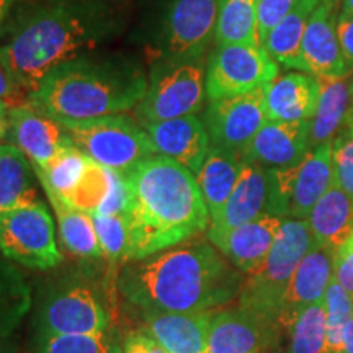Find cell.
<instances>
[{"mask_svg":"<svg viewBox=\"0 0 353 353\" xmlns=\"http://www.w3.org/2000/svg\"><path fill=\"white\" fill-rule=\"evenodd\" d=\"M118 286L141 314L210 312L239 293L242 278L211 242L188 239L143 260H130Z\"/></svg>","mask_w":353,"mask_h":353,"instance_id":"obj_2","label":"cell"},{"mask_svg":"<svg viewBox=\"0 0 353 353\" xmlns=\"http://www.w3.org/2000/svg\"><path fill=\"white\" fill-rule=\"evenodd\" d=\"M306 221L314 244L335 252L353 234V200L334 183Z\"/></svg>","mask_w":353,"mask_h":353,"instance_id":"obj_25","label":"cell"},{"mask_svg":"<svg viewBox=\"0 0 353 353\" xmlns=\"http://www.w3.org/2000/svg\"><path fill=\"white\" fill-rule=\"evenodd\" d=\"M15 3H17V0H0V32H2L3 25L7 23L8 17H10Z\"/></svg>","mask_w":353,"mask_h":353,"instance_id":"obj_45","label":"cell"},{"mask_svg":"<svg viewBox=\"0 0 353 353\" xmlns=\"http://www.w3.org/2000/svg\"><path fill=\"white\" fill-rule=\"evenodd\" d=\"M8 138V110L0 103V143Z\"/></svg>","mask_w":353,"mask_h":353,"instance_id":"obj_46","label":"cell"},{"mask_svg":"<svg viewBox=\"0 0 353 353\" xmlns=\"http://www.w3.org/2000/svg\"><path fill=\"white\" fill-rule=\"evenodd\" d=\"M0 252L37 270H48L61 262L54 223L43 201L0 213Z\"/></svg>","mask_w":353,"mask_h":353,"instance_id":"obj_10","label":"cell"},{"mask_svg":"<svg viewBox=\"0 0 353 353\" xmlns=\"http://www.w3.org/2000/svg\"><path fill=\"white\" fill-rule=\"evenodd\" d=\"M319 81V100L309 120V148L332 143L345 125L352 108V81L343 77H322Z\"/></svg>","mask_w":353,"mask_h":353,"instance_id":"obj_24","label":"cell"},{"mask_svg":"<svg viewBox=\"0 0 353 353\" xmlns=\"http://www.w3.org/2000/svg\"><path fill=\"white\" fill-rule=\"evenodd\" d=\"M319 100V81L304 72L278 76L265 85L268 121H309Z\"/></svg>","mask_w":353,"mask_h":353,"instance_id":"obj_22","label":"cell"},{"mask_svg":"<svg viewBox=\"0 0 353 353\" xmlns=\"http://www.w3.org/2000/svg\"><path fill=\"white\" fill-rule=\"evenodd\" d=\"M59 123L79 151L108 170L128 174L157 154L144 128L126 114Z\"/></svg>","mask_w":353,"mask_h":353,"instance_id":"obj_6","label":"cell"},{"mask_svg":"<svg viewBox=\"0 0 353 353\" xmlns=\"http://www.w3.org/2000/svg\"><path fill=\"white\" fill-rule=\"evenodd\" d=\"M241 156L211 145L205 162L195 175L203 200L208 206L211 221L223 211L228 203L241 175Z\"/></svg>","mask_w":353,"mask_h":353,"instance_id":"obj_26","label":"cell"},{"mask_svg":"<svg viewBox=\"0 0 353 353\" xmlns=\"http://www.w3.org/2000/svg\"><path fill=\"white\" fill-rule=\"evenodd\" d=\"M278 63L262 44H219L206 64V97L210 100L247 94L278 76Z\"/></svg>","mask_w":353,"mask_h":353,"instance_id":"obj_11","label":"cell"},{"mask_svg":"<svg viewBox=\"0 0 353 353\" xmlns=\"http://www.w3.org/2000/svg\"><path fill=\"white\" fill-rule=\"evenodd\" d=\"M337 38L348 70L353 69V15L341 12L337 17Z\"/></svg>","mask_w":353,"mask_h":353,"instance_id":"obj_43","label":"cell"},{"mask_svg":"<svg viewBox=\"0 0 353 353\" xmlns=\"http://www.w3.org/2000/svg\"><path fill=\"white\" fill-rule=\"evenodd\" d=\"M350 88H352V110H353V81H352V85H350Z\"/></svg>","mask_w":353,"mask_h":353,"instance_id":"obj_52","label":"cell"},{"mask_svg":"<svg viewBox=\"0 0 353 353\" xmlns=\"http://www.w3.org/2000/svg\"><path fill=\"white\" fill-rule=\"evenodd\" d=\"M219 0H167L152 44L154 64L205 57L214 38Z\"/></svg>","mask_w":353,"mask_h":353,"instance_id":"obj_9","label":"cell"},{"mask_svg":"<svg viewBox=\"0 0 353 353\" xmlns=\"http://www.w3.org/2000/svg\"><path fill=\"white\" fill-rule=\"evenodd\" d=\"M267 121L265 85L242 95L210 100L203 118L211 145L237 156H242Z\"/></svg>","mask_w":353,"mask_h":353,"instance_id":"obj_12","label":"cell"},{"mask_svg":"<svg viewBox=\"0 0 353 353\" xmlns=\"http://www.w3.org/2000/svg\"><path fill=\"white\" fill-rule=\"evenodd\" d=\"M0 103L8 112L28 103V92L20 85V82L13 77V74L2 61H0Z\"/></svg>","mask_w":353,"mask_h":353,"instance_id":"obj_41","label":"cell"},{"mask_svg":"<svg viewBox=\"0 0 353 353\" xmlns=\"http://www.w3.org/2000/svg\"><path fill=\"white\" fill-rule=\"evenodd\" d=\"M260 0H219L214 43H255L257 37V10Z\"/></svg>","mask_w":353,"mask_h":353,"instance_id":"obj_31","label":"cell"},{"mask_svg":"<svg viewBox=\"0 0 353 353\" xmlns=\"http://www.w3.org/2000/svg\"><path fill=\"white\" fill-rule=\"evenodd\" d=\"M334 183L353 200V110L348 112L345 125L332 141Z\"/></svg>","mask_w":353,"mask_h":353,"instance_id":"obj_38","label":"cell"},{"mask_svg":"<svg viewBox=\"0 0 353 353\" xmlns=\"http://www.w3.org/2000/svg\"><path fill=\"white\" fill-rule=\"evenodd\" d=\"M108 192V169L101 167L90 159L87 170L83 172L81 182L77 187L64 198L72 208L85 211L88 214H94L99 210L100 203L103 201ZM48 195V193H46Z\"/></svg>","mask_w":353,"mask_h":353,"instance_id":"obj_36","label":"cell"},{"mask_svg":"<svg viewBox=\"0 0 353 353\" xmlns=\"http://www.w3.org/2000/svg\"><path fill=\"white\" fill-rule=\"evenodd\" d=\"M343 353H353V317L348 322L345 330V343H343Z\"/></svg>","mask_w":353,"mask_h":353,"instance_id":"obj_47","label":"cell"},{"mask_svg":"<svg viewBox=\"0 0 353 353\" xmlns=\"http://www.w3.org/2000/svg\"><path fill=\"white\" fill-rule=\"evenodd\" d=\"M268 170L242 159L241 175L221 213L210 223L208 236L239 228L267 213Z\"/></svg>","mask_w":353,"mask_h":353,"instance_id":"obj_21","label":"cell"},{"mask_svg":"<svg viewBox=\"0 0 353 353\" xmlns=\"http://www.w3.org/2000/svg\"><path fill=\"white\" fill-rule=\"evenodd\" d=\"M334 275V252L321 245H312L293 273L278 312L276 325L290 332L299 312L324 299Z\"/></svg>","mask_w":353,"mask_h":353,"instance_id":"obj_17","label":"cell"},{"mask_svg":"<svg viewBox=\"0 0 353 353\" xmlns=\"http://www.w3.org/2000/svg\"><path fill=\"white\" fill-rule=\"evenodd\" d=\"M88 164H90V159L79 151L76 145L69 144L46 167L34 169V174L39 183L43 185L44 192L64 200L81 182Z\"/></svg>","mask_w":353,"mask_h":353,"instance_id":"obj_32","label":"cell"},{"mask_svg":"<svg viewBox=\"0 0 353 353\" xmlns=\"http://www.w3.org/2000/svg\"><path fill=\"white\" fill-rule=\"evenodd\" d=\"M38 353H121L108 332L97 335H52L39 339Z\"/></svg>","mask_w":353,"mask_h":353,"instance_id":"obj_35","label":"cell"},{"mask_svg":"<svg viewBox=\"0 0 353 353\" xmlns=\"http://www.w3.org/2000/svg\"><path fill=\"white\" fill-rule=\"evenodd\" d=\"M33 169H43L70 143L63 125L30 103L8 112V138Z\"/></svg>","mask_w":353,"mask_h":353,"instance_id":"obj_16","label":"cell"},{"mask_svg":"<svg viewBox=\"0 0 353 353\" xmlns=\"http://www.w3.org/2000/svg\"><path fill=\"white\" fill-rule=\"evenodd\" d=\"M283 219L265 213L250 223L231 231L208 236V241L242 273H252L260 267L275 244Z\"/></svg>","mask_w":353,"mask_h":353,"instance_id":"obj_20","label":"cell"},{"mask_svg":"<svg viewBox=\"0 0 353 353\" xmlns=\"http://www.w3.org/2000/svg\"><path fill=\"white\" fill-rule=\"evenodd\" d=\"M339 285L353 298V234L334 252V275Z\"/></svg>","mask_w":353,"mask_h":353,"instance_id":"obj_42","label":"cell"},{"mask_svg":"<svg viewBox=\"0 0 353 353\" xmlns=\"http://www.w3.org/2000/svg\"><path fill=\"white\" fill-rule=\"evenodd\" d=\"M304 3H306V6L311 8V12H314L317 7L319 6H322V3H325V2H329V0H303Z\"/></svg>","mask_w":353,"mask_h":353,"instance_id":"obj_48","label":"cell"},{"mask_svg":"<svg viewBox=\"0 0 353 353\" xmlns=\"http://www.w3.org/2000/svg\"><path fill=\"white\" fill-rule=\"evenodd\" d=\"M342 12L343 13H350V15H353V0H343Z\"/></svg>","mask_w":353,"mask_h":353,"instance_id":"obj_49","label":"cell"},{"mask_svg":"<svg viewBox=\"0 0 353 353\" xmlns=\"http://www.w3.org/2000/svg\"><path fill=\"white\" fill-rule=\"evenodd\" d=\"M125 176L131 190L126 262L148 259L208 231V206L195 175L183 165L156 154Z\"/></svg>","mask_w":353,"mask_h":353,"instance_id":"obj_3","label":"cell"},{"mask_svg":"<svg viewBox=\"0 0 353 353\" xmlns=\"http://www.w3.org/2000/svg\"><path fill=\"white\" fill-rule=\"evenodd\" d=\"M309 149V121H267L241 157L265 169H283L301 161Z\"/></svg>","mask_w":353,"mask_h":353,"instance_id":"obj_19","label":"cell"},{"mask_svg":"<svg viewBox=\"0 0 353 353\" xmlns=\"http://www.w3.org/2000/svg\"><path fill=\"white\" fill-rule=\"evenodd\" d=\"M0 353H17V352L13 350L12 345H8L7 342L0 341Z\"/></svg>","mask_w":353,"mask_h":353,"instance_id":"obj_50","label":"cell"},{"mask_svg":"<svg viewBox=\"0 0 353 353\" xmlns=\"http://www.w3.org/2000/svg\"><path fill=\"white\" fill-rule=\"evenodd\" d=\"M121 353H167L165 348L145 330H138L126 337Z\"/></svg>","mask_w":353,"mask_h":353,"instance_id":"obj_44","label":"cell"},{"mask_svg":"<svg viewBox=\"0 0 353 353\" xmlns=\"http://www.w3.org/2000/svg\"><path fill=\"white\" fill-rule=\"evenodd\" d=\"M309 8L303 0L291 10L283 20L265 38L263 48L278 64H283L288 69H298L299 54H301L303 37L306 25L311 17Z\"/></svg>","mask_w":353,"mask_h":353,"instance_id":"obj_30","label":"cell"},{"mask_svg":"<svg viewBox=\"0 0 353 353\" xmlns=\"http://www.w3.org/2000/svg\"><path fill=\"white\" fill-rule=\"evenodd\" d=\"M280 329L237 306L211 312L205 353H265L278 345Z\"/></svg>","mask_w":353,"mask_h":353,"instance_id":"obj_14","label":"cell"},{"mask_svg":"<svg viewBox=\"0 0 353 353\" xmlns=\"http://www.w3.org/2000/svg\"><path fill=\"white\" fill-rule=\"evenodd\" d=\"M267 170V213L281 219H307L316 203L334 185L332 143L309 149L294 165Z\"/></svg>","mask_w":353,"mask_h":353,"instance_id":"obj_8","label":"cell"},{"mask_svg":"<svg viewBox=\"0 0 353 353\" xmlns=\"http://www.w3.org/2000/svg\"><path fill=\"white\" fill-rule=\"evenodd\" d=\"M337 0H329L316 8L309 17L299 54V72L309 76L343 77L348 76L341 44L337 38Z\"/></svg>","mask_w":353,"mask_h":353,"instance_id":"obj_15","label":"cell"},{"mask_svg":"<svg viewBox=\"0 0 353 353\" xmlns=\"http://www.w3.org/2000/svg\"><path fill=\"white\" fill-rule=\"evenodd\" d=\"M288 334L290 353H329L324 299L299 312Z\"/></svg>","mask_w":353,"mask_h":353,"instance_id":"obj_33","label":"cell"},{"mask_svg":"<svg viewBox=\"0 0 353 353\" xmlns=\"http://www.w3.org/2000/svg\"><path fill=\"white\" fill-rule=\"evenodd\" d=\"M131 208V190L125 174L108 170V192L95 213L128 216Z\"/></svg>","mask_w":353,"mask_h":353,"instance_id":"obj_39","label":"cell"},{"mask_svg":"<svg viewBox=\"0 0 353 353\" xmlns=\"http://www.w3.org/2000/svg\"><path fill=\"white\" fill-rule=\"evenodd\" d=\"M34 169L13 144L0 143V213L38 203Z\"/></svg>","mask_w":353,"mask_h":353,"instance_id":"obj_27","label":"cell"},{"mask_svg":"<svg viewBox=\"0 0 353 353\" xmlns=\"http://www.w3.org/2000/svg\"><path fill=\"white\" fill-rule=\"evenodd\" d=\"M265 353H290V352H285V350H268Z\"/></svg>","mask_w":353,"mask_h":353,"instance_id":"obj_51","label":"cell"},{"mask_svg":"<svg viewBox=\"0 0 353 353\" xmlns=\"http://www.w3.org/2000/svg\"><path fill=\"white\" fill-rule=\"evenodd\" d=\"M205 59L154 64L145 94L132 110L141 125L196 114L206 97Z\"/></svg>","mask_w":353,"mask_h":353,"instance_id":"obj_7","label":"cell"},{"mask_svg":"<svg viewBox=\"0 0 353 353\" xmlns=\"http://www.w3.org/2000/svg\"><path fill=\"white\" fill-rule=\"evenodd\" d=\"M120 25L108 0H23L0 32V61L28 92L65 61L95 50Z\"/></svg>","mask_w":353,"mask_h":353,"instance_id":"obj_1","label":"cell"},{"mask_svg":"<svg viewBox=\"0 0 353 353\" xmlns=\"http://www.w3.org/2000/svg\"><path fill=\"white\" fill-rule=\"evenodd\" d=\"M101 255L108 260H126L130 249V224L126 216L92 214Z\"/></svg>","mask_w":353,"mask_h":353,"instance_id":"obj_37","label":"cell"},{"mask_svg":"<svg viewBox=\"0 0 353 353\" xmlns=\"http://www.w3.org/2000/svg\"><path fill=\"white\" fill-rule=\"evenodd\" d=\"M312 245L314 237L306 219H283L270 252L242 283L239 306L276 325L285 291Z\"/></svg>","mask_w":353,"mask_h":353,"instance_id":"obj_5","label":"cell"},{"mask_svg":"<svg viewBox=\"0 0 353 353\" xmlns=\"http://www.w3.org/2000/svg\"><path fill=\"white\" fill-rule=\"evenodd\" d=\"M325 327H327V352L343 353L345 330L353 317V298L332 276L324 296Z\"/></svg>","mask_w":353,"mask_h":353,"instance_id":"obj_34","label":"cell"},{"mask_svg":"<svg viewBox=\"0 0 353 353\" xmlns=\"http://www.w3.org/2000/svg\"><path fill=\"white\" fill-rule=\"evenodd\" d=\"M148 88L143 65L125 56H79L59 64L28 95L57 121L132 112Z\"/></svg>","mask_w":353,"mask_h":353,"instance_id":"obj_4","label":"cell"},{"mask_svg":"<svg viewBox=\"0 0 353 353\" xmlns=\"http://www.w3.org/2000/svg\"><path fill=\"white\" fill-rule=\"evenodd\" d=\"M32 307V290L8 259L0 257V341L19 327Z\"/></svg>","mask_w":353,"mask_h":353,"instance_id":"obj_29","label":"cell"},{"mask_svg":"<svg viewBox=\"0 0 353 353\" xmlns=\"http://www.w3.org/2000/svg\"><path fill=\"white\" fill-rule=\"evenodd\" d=\"M143 128L157 154L172 159L196 175L211 148L208 131L201 118L188 114L174 120L149 123Z\"/></svg>","mask_w":353,"mask_h":353,"instance_id":"obj_18","label":"cell"},{"mask_svg":"<svg viewBox=\"0 0 353 353\" xmlns=\"http://www.w3.org/2000/svg\"><path fill=\"white\" fill-rule=\"evenodd\" d=\"M48 200L56 213L61 241L65 249L82 259L101 257V249L92 214L72 208L63 198L52 195V193H48Z\"/></svg>","mask_w":353,"mask_h":353,"instance_id":"obj_28","label":"cell"},{"mask_svg":"<svg viewBox=\"0 0 353 353\" xmlns=\"http://www.w3.org/2000/svg\"><path fill=\"white\" fill-rule=\"evenodd\" d=\"M108 325V312L97 294L87 286L79 285L52 294L39 317L41 337L105 334Z\"/></svg>","mask_w":353,"mask_h":353,"instance_id":"obj_13","label":"cell"},{"mask_svg":"<svg viewBox=\"0 0 353 353\" xmlns=\"http://www.w3.org/2000/svg\"><path fill=\"white\" fill-rule=\"evenodd\" d=\"M298 2L299 0H260L257 10V37L262 46L268 33L298 6Z\"/></svg>","mask_w":353,"mask_h":353,"instance_id":"obj_40","label":"cell"},{"mask_svg":"<svg viewBox=\"0 0 353 353\" xmlns=\"http://www.w3.org/2000/svg\"><path fill=\"white\" fill-rule=\"evenodd\" d=\"M144 330L167 353H205L211 312H144Z\"/></svg>","mask_w":353,"mask_h":353,"instance_id":"obj_23","label":"cell"}]
</instances>
